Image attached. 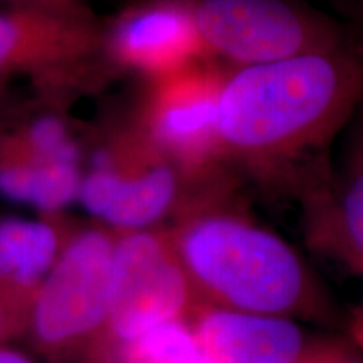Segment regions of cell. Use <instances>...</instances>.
Wrapping results in <instances>:
<instances>
[{
  "mask_svg": "<svg viewBox=\"0 0 363 363\" xmlns=\"http://www.w3.org/2000/svg\"><path fill=\"white\" fill-rule=\"evenodd\" d=\"M30 299V296L0 288V342L22 323H27Z\"/></svg>",
  "mask_w": 363,
  "mask_h": 363,
  "instance_id": "cell-14",
  "label": "cell"
},
{
  "mask_svg": "<svg viewBox=\"0 0 363 363\" xmlns=\"http://www.w3.org/2000/svg\"><path fill=\"white\" fill-rule=\"evenodd\" d=\"M0 363H34L29 357H26L24 353L11 350V348L0 347Z\"/></svg>",
  "mask_w": 363,
  "mask_h": 363,
  "instance_id": "cell-17",
  "label": "cell"
},
{
  "mask_svg": "<svg viewBox=\"0 0 363 363\" xmlns=\"http://www.w3.org/2000/svg\"><path fill=\"white\" fill-rule=\"evenodd\" d=\"M52 217L0 216V288L34 296L65 242Z\"/></svg>",
  "mask_w": 363,
  "mask_h": 363,
  "instance_id": "cell-11",
  "label": "cell"
},
{
  "mask_svg": "<svg viewBox=\"0 0 363 363\" xmlns=\"http://www.w3.org/2000/svg\"><path fill=\"white\" fill-rule=\"evenodd\" d=\"M362 93L350 49L229 69L217 110L224 165L299 197L330 174L326 150Z\"/></svg>",
  "mask_w": 363,
  "mask_h": 363,
  "instance_id": "cell-1",
  "label": "cell"
},
{
  "mask_svg": "<svg viewBox=\"0 0 363 363\" xmlns=\"http://www.w3.org/2000/svg\"><path fill=\"white\" fill-rule=\"evenodd\" d=\"M103 45L111 71H131L145 81L207 57L190 0H140L103 26Z\"/></svg>",
  "mask_w": 363,
  "mask_h": 363,
  "instance_id": "cell-9",
  "label": "cell"
},
{
  "mask_svg": "<svg viewBox=\"0 0 363 363\" xmlns=\"http://www.w3.org/2000/svg\"><path fill=\"white\" fill-rule=\"evenodd\" d=\"M79 163L0 167V195L12 202L33 206L54 216L78 201Z\"/></svg>",
  "mask_w": 363,
  "mask_h": 363,
  "instance_id": "cell-12",
  "label": "cell"
},
{
  "mask_svg": "<svg viewBox=\"0 0 363 363\" xmlns=\"http://www.w3.org/2000/svg\"><path fill=\"white\" fill-rule=\"evenodd\" d=\"M224 184L203 190L169 238L197 286L220 308L284 316L310 293V274L278 234L235 211L219 207Z\"/></svg>",
  "mask_w": 363,
  "mask_h": 363,
  "instance_id": "cell-2",
  "label": "cell"
},
{
  "mask_svg": "<svg viewBox=\"0 0 363 363\" xmlns=\"http://www.w3.org/2000/svg\"><path fill=\"white\" fill-rule=\"evenodd\" d=\"M84 160L78 201L89 216L120 234L152 229L203 189L133 120L96 136Z\"/></svg>",
  "mask_w": 363,
  "mask_h": 363,
  "instance_id": "cell-3",
  "label": "cell"
},
{
  "mask_svg": "<svg viewBox=\"0 0 363 363\" xmlns=\"http://www.w3.org/2000/svg\"><path fill=\"white\" fill-rule=\"evenodd\" d=\"M2 84V83H0ZM21 106H16V104L9 103V99L4 96V91H2V86H0V130L6 126L9 121L12 120L13 115H16L17 110H19Z\"/></svg>",
  "mask_w": 363,
  "mask_h": 363,
  "instance_id": "cell-16",
  "label": "cell"
},
{
  "mask_svg": "<svg viewBox=\"0 0 363 363\" xmlns=\"http://www.w3.org/2000/svg\"><path fill=\"white\" fill-rule=\"evenodd\" d=\"M9 2L12 4V7L35 9V11L51 12L81 21H99L86 0H9Z\"/></svg>",
  "mask_w": 363,
  "mask_h": 363,
  "instance_id": "cell-15",
  "label": "cell"
},
{
  "mask_svg": "<svg viewBox=\"0 0 363 363\" xmlns=\"http://www.w3.org/2000/svg\"><path fill=\"white\" fill-rule=\"evenodd\" d=\"M121 363H201V358L192 331L175 320L126 342Z\"/></svg>",
  "mask_w": 363,
  "mask_h": 363,
  "instance_id": "cell-13",
  "label": "cell"
},
{
  "mask_svg": "<svg viewBox=\"0 0 363 363\" xmlns=\"http://www.w3.org/2000/svg\"><path fill=\"white\" fill-rule=\"evenodd\" d=\"M192 284L169 235L155 230L118 234L108 326L126 343L179 320Z\"/></svg>",
  "mask_w": 363,
  "mask_h": 363,
  "instance_id": "cell-8",
  "label": "cell"
},
{
  "mask_svg": "<svg viewBox=\"0 0 363 363\" xmlns=\"http://www.w3.org/2000/svg\"><path fill=\"white\" fill-rule=\"evenodd\" d=\"M115 235L79 230L65 239L56 261L30 299L29 325L45 350H62L108 323Z\"/></svg>",
  "mask_w": 363,
  "mask_h": 363,
  "instance_id": "cell-7",
  "label": "cell"
},
{
  "mask_svg": "<svg viewBox=\"0 0 363 363\" xmlns=\"http://www.w3.org/2000/svg\"><path fill=\"white\" fill-rule=\"evenodd\" d=\"M203 52L229 69L347 49L342 29L298 0H190Z\"/></svg>",
  "mask_w": 363,
  "mask_h": 363,
  "instance_id": "cell-4",
  "label": "cell"
},
{
  "mask_svg": "<svg viewBox=\"0 0 363 363\" xmlns=\"http://www.w3.org/2000/svg\"><path fill=\"white\" fill-rule=\"evenodd\" d=\"M227 72L220 62L201 57L145 81L142 101L131 118L163 155L201 187L227 179L217 136L219 94Z\"/></svg>",
  "mask_w": 363,
  "mask_h": 363,
  "instance_id": "cell-5",
  "label": "cell"
},
{
  "mask_svg": "<svg viewBox=\"0 0 363 363\" xmlns=\"http://www.w3.org/2000/svg\"><path fill=\"white\" fill-rule=\"evenodd\" d=\"M113 72L104 59L103 24L35 9L0 12V83L29 76L40 98L61 101Z\"/></svg>",
  "mask_w": 363,
  "mask_h": 363,
  "instance_id": "cell-6",
  "label": "cell"
},
{
  "mask_svg": "<svg viewBox=\"0 0 363 363\" xmlns=\"http://www.w3.org/2000/svg\"><path fill=\"white\" fill-rule=\"evenodd\" d=\"M190 331L201 363H298L305 348L301 328L278 315L219 308Z\"/></svg>",
  "mask_w": 363,
  "mask_h": 363,
  "instance_id": "cell-10",
  "label": "cell"
}]
</instances>
